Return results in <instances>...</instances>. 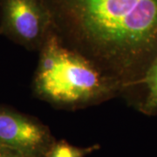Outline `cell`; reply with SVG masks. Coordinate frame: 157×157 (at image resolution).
Segmentation results:
<instances>
[{"mask_svg": "<svg viewBox=\"0 0 157 157\" xmlns=\"http://www.w3.org/2000/svg\"><path fill=\"white\" fill-rule=\"evenodd\" d=\"M63 45L118 81L131 103L157 57V0H44Z\"/></svg>", "mask_w": 157, "mask_h": 157, "instance_id": "1", "label": "cell"}, {"mask_svg": "<svg viewBox=\"0 0 157 157\" xmlns=\"http://www.w3.org/2000/svg\"><path fill=\"white\" fill-rule=\"evenodd\" d=\"M39 53L32 90L36 98L52 107L74 111L123 95L118 81L63 45L53 31Z\"/></svg>", "mask_w": 157, "mask_h": 157, "instance_id": "2", "label": "cell"}, {"mask_svg": "<svg viewBox=\"0 0 157 157\" xmlns=\"http://www.w3.org/2000/svg\"><path fill=\"white\" fill-rule=\"evenodd\" d=\"M52 31L44 0H0V35L39 52Z\"/></svg>", "mask_w": 157, "mask_h": 157, "instance_id": "3", "label": "cell"}, {"mask_svg": "<svg viewBox=\"0 0 157 157\" xmlns=\"http://www.w3.org/2000/svg\"><path fill=\"white\" fill-rule=\"evenodd\" d=\"M0 157H32L7 147L0 145Z\"/></svg>", "mask_w": 157, "mask_h": 157, "instance_id": "7", "label": "cell"}, {"mask_svg": "<svg viewBox=\"0 0 157 157\" xmlns=\"http://www.w3.org/2000/svg\"><path fill=\"white\" fill-rule=\"evenodd\" d=\"M50 128L39 119L0 105V145L32 157H45L55 141Z\"/></svg>", "mask_w": 157, "mask_h": 157, "instance_id": "4", "label": "cell"}, {"mask_svg": "<svg viewBox=\"0 0 157 157\" xmlns=\"http://www.w3.org/2000/svg\"><path fill=\"white\" fill-rule=\"evenodd\" d=\"M101 148V145L88 147L74 146L66 140H55L45 157H86Z\"/></svg>", "mask_w": 157, "mask_h": 157, "instance_id": "6", "label": "cell"}, {"mask_svg": "<svg viewBox=\"0 0 157 157\" xmlns=\"http://www.w3.org/2000/svg\"><path fill=\"white\" fill-rule=\"evenodd\" d=\"M130 105L145 115H157V57L147 68Z\"/></svg>", "mask_w": 157, "mask_h": 157, "instance_id": "5", "label": "cell"}]
</instances>
